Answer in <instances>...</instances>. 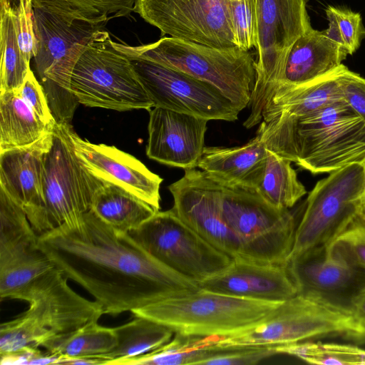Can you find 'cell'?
<instances>
[{"mask_svg": "<svg viewBox=\"0 0 365 365\" xmlns=\"http://www.w3.org/2000/svg\"><path fill=\"white\" fill-rule=\"evenodd\" d=\"M173 209L203 239L233 259L245 260L240 242L227 225L221 210L220 186L202 170H185L169 185Z\"/></svg>", "mask_w": 365, "mask_h": 365, "instance_id": "cell-18", "label": "cell"}, {"mask_svg": "<svg viewBox=\"0 0 365 365\" xmlns=\"http://www.w3.org/2000/svg\"><path fill=\"white\" fill-rule=\"evenodd\" d=\"M0 224V298L19 299L56 267L41 250L38 235L19 205H1Z\"/></svg>", "mask_w": 365, "mask_h": 365, "instance_id": "cell-16", "label": "cell"}, {"mask_svg": "<svg viewBox=\"0 0 365 365\" xmlns=\"http://www.w3.org/2000/svg\"><path fill=\"white\" fill-rule=\"evenodd\" d=\"M0 1L6 3L11 9L16 8L20 3V0H0Z\"/></svg>", "mask_w": 365, "mask_h": 365, "instance_id": "cell-45", "label": "cell"}, {"mask_svg": "<svg viewBox=\"0 0 365 365\" xmlns=\"http://www.w3.org/2000/svg\"><path fill=\"white\" fill-rule=\"evenodd\" d=\"M129 234L163 264L197 283L222 272L233 260L185 223L173 208L156 212Z\"/></svg>", "mask_w": 365, "mask_h": 365, "instance_id": "cell-13", "label": "cell"}, {"mask_svg": "<svg viewBox=\"0 0 365 365\" xmlns=\"http://www.w3.org/2000/svg\"><path fill=\"white\" fill-rule=\"evenodd\" d=\"M52 129L31 145L0 152V187L22 207L38 235L52 230L42 187L43 156L52 142Z\"/></svg>", "mask_w": 365, "mask_h": 365, "instance_id": "cell-19", "label": "cell"}, {"mask_svg": "<svg viewBox=\"0 0 365 365\" xmlns=\"http://www.w3.org/2000/svg\"><path fill=\"white\" fill-rule=\"evenodd\" d=\"M364 172V184L358 204V217L365 221V158L361 162Z\"/></svg>", "mask_w": 365, "mask_h": 365, "instance_id": "cell-44", "label": "cell"}, {"mask_svg": "<svg viewBox=\"0 0 365 365\" xmlns=\"http://www.w3.org/2000/svg\"><path fill=\"white\" fill-rule=\"evenodd\" d=\"M307 0H257L255 82L246 128L259 123L267 101L282 76L294 41L313 28Z\"/></svg>", "mask_w": 365, "mask_h": 365, "instance_id": "cell-9", "label": "cell"}, {"mask_svg": "<svg viewBox=\"0 0 365 365\" xmlns=\"http://www.w3.org/2000/svg\"><path fill=\"white\" fill-rule=\"evenodd\" d=\"M114 330L117 338L116 346L101 357L103 361L146 354L167 344L175 335V331L169 327L138 316L114 327Z\"/></svg>", "mask_w": 365, "mask_h": 365, "instance_id": "cell-31", "label": "cell"}, {"mask_svg": "<svg viewBox=\"0 0 365 365\" xmlns=\"http://www.w3.org/2000/svg\"><path fill=\"white\" fill-rule=\"evenodd\" d=\"M38 245L57 269L93 297L103 314L131 312L200 288L91 210L78 224L38 235Z\"/></svg>", "mask_w": 365, "mask_h": 365, "instance_id": "cell-1", "label": "cell"}, {"mask_svg": "<svg viewBox=\"0 0 365 365\" xmlns=\"http://www.w3.org/2000/svg\"><path fill=\"white\" fill-rule=\"evenodd\" d=\"M217 336H197L175 333L162 346L139 356L106 360V365H202L227 349L217 344Z\"/></svg>", "mask_w": 365, "mask_h": 365, "instance_id": "cell-27", "label": "cell"}, {"mask_svg": "<svg viewBox=\"0 0 365 365\" xmlns=\"http://www.w3.org/2000/svg\"><path fill=\"white\" fill-rule=\"evenodd\" d=\"M129 58L154 61L180 71L217 88L240 112L249 106L255 82V60L237 46L213 47L173 37L130 46L113 41Z\"/></svg>", "mask_w": 365, "mask_h": 365, "instance_id": "cell-4", "label": "cell"}, {"mask_svg": "<svg viewBox=\"0 0 365 365\" xmlns=\"http://www.w3.org/2000/svg\"><path fill=\"white\" fill-rule=\"evenodd\" d=\"M133 11L163 35L213 47L236 46L225 0H135Z\"/></svg>", "mask_w": 365, "mask_h": 365, "instance_id": "cell-14", "label": "cell"}, {"mask_svg": "<svg viewBox=\"0 0 365 365\" xmlns=\"http://www.w3.org/2000/svg\"><path fill=\"white\" fill-rule=\"evenodd\" d=\"M130 59L154 107L208 120H237L240 111L212 85L154 61Z\"/></svg>", "mask_w": 365, "mask_h": 365, "instance_id": "cell-15", "label": "cell"}, {"mask_svg": "<svg viewBox=\"0 0 365 365\" xmlns=\"http://www.w3.org/2000/svg\"><path fill=\"white\" fill-rule=\"evenodd\" d=\"M53 126L40 120L19 91L0 92V152L31 145Z\"/></svg>", "mask_w": 365, "mask_h": 365, "instance_id": "cell-28", "label": "cell"}, {"mask_svg": "<svg viewBox=\"0 0 365 365\" xmlns=\"http://www.w3.org/2000/svg\"><path fill=\"white\" fill-rule=\"evenodd\" d=\"M364 184L361 162L331 172L318 181L304 202L288 259L330 242L358 217Z\"/></svg>", "mask_w": 365, "mask_h": 365, "instance_id": "cell-11", "label": "cell"}, {"mask_svg": "<svg viewBox=\"0 0 365 365\" xmlns=\"http://www.w3.org/2000/svg\"><path fill=\"white\" fill-rule=\"evenodd\" d=\"M71 126L54 124L52 142L43 156V195L52 229L81 222L91 210L95 190L103 182L92 175L76 154Z\"/></svg>", "mask_w": 365, "mask_h": 365, "instance_id": "cell-12", "label": "cell"}, {"mask_svg": "<svg viewBox=\"0 0 365 365\" xmlns=\"http://www.w3.org/2000/svg\"><path fill=\"white\" fill-rule=\"evenodd\" d=\"M235 36L236 46L246 51L257 43V0H225Z\"/></svg>", "mask_w": 365, "mask_h": 365, "instance_id": "cell-35", "label": "cell"}, {"mask_svg": "<svg viewBox=\"0 0 365 365\" xmlns=\"http://www.w3.org/2000/svg\"><path fill=\"white\" fill-rule=\"evenodd\" d=\"M339 31L349 55L354 53L365 39V27L361 14L351 10L332 6Z\"/></svg>", "mask_w": 365, "mask_h": 365, "instance_id": "cell-38", "label": "cell"}, {"mask_svg": "<svg viewBox=\"0 0 365 365\" xmlns=\"http://www.w3.org/2000/svg\"><path fill=\"white\" fill-rule=\"evenodd\" d=\"M341 65L307 83L274 90L264 108L263 121L268 122L279 114L303 117L344 100L338 79Z\"/></svg>", "mask_w": 365, "mask_h": 365, "instance_id": "cell-25", "label": "cell"}, {"mask_svg": "<svg viewBox=\"0 0 365 365\" xmlns=\"http://www.w3.org/2000/svg\"><path fill=\"white\" fill-rule=\"evenodd\" d=\"M278 354L317 365H365V349L352 344L304 341L275 346Z\"/></svg>", "mask_w": 365, "mask_h": 365, "instance_id": "cell-34", "label": "cell"}, {"mask_svg": "<svg viewBox=\"0 0 365 365\" xmlns=\"http://www.w3.org/2000/svg\"><path fill=\"white\" fill-rule=\"evenodd\" d=\"M257 132L268 149L314 174L365 158V122L344 100L300 118L279 114Z\"/></svg>", "mask_w": 365, "mask_h": 365, "instance_id": "cell-2", "label": "cell"}, {"mask_svg": "<svg viewBox=\"0 0 365 365\" xmlns=\"http://www.w3.org/2000/svg\"><path fill=\"white\" fill-rule=\"evenodd\" d=\"M19 94L41 121L48 125H54L56 122L45 91L31 70L29 71Z\"/></svg>", "mask_w": 365, "mask_h": 365, "instance_id": "cell-39", "label": "cell"}, {"mask_svg": "<svg viewBox=\"0 0 365 365\" xmlns=\"http://www.w3.org/2000/svg\"><path fill=\"white\" fill-rule=\"evenodd\" d=\"M36 71L58 123H71L78 101L71 90L74 67L88 43L105 24H68L43 9L33 7Z\"/></svg>", "mask_w": 365, "mask_h": 365, "instance_id": "cell-6", "label": "cell"}, {"mask_svg": "<svg viewBox=\"0 0 365 365\" xmlns=\"http://www.w3.org/2000/svg\"><path fill=\"white\" fill-rule=\"evenodd\" d=\"M324 337L364 344L365 326L348 308L297 294L249 328L218 336L217 344L223 349L278 346Z\"/></svg>", "mask_w": 365, "mask_h": 365, "instance_id": "cell-5", "label": "cell"}, {"mask_svg": "<svg viewBox=\"0 0 365 365\" xmlns=\"http://www.w3.org/2000/svg\"><path fill=\"white\" fill-rule=\"evenodd\" d=\"M0 92L19 91L31 70L19 46L10 8L0 1Z\"/></svg>", "mask_w": 365, "mask_h": 365, "instance_id": "cell-33", "label": "cell"}, {"mask_svg": "<svg viewBox=\"0 0 365 365\" xmlns=\"http://www.w3.org/2000/svg\"><path fill=\"white\" fill-rule=\"evenodd\" d=\"M148 111L147 156L184 170L196 168L205 147L209 120L160 107Z\"/></svg>", "mask_w": 365, "mask_h": 365, "instance_id": "cell-20", "label": "cell"}, {"mask_svg": "<svg viewBox=\"0 0 365 365\" xmlns=\"http://www.w3.org/2000/svg\"><path fill=\"white\" fill-rule=\"evenodd\" d=\"M276 354L275 346L231 348L213 356L202 365H252Z\"/></svg>", "mask_w": 365, "mask_h": 365, "instance_id": "cell-37", "label": "cell"}, {"mask_svg": "<svg viewBox=\"0 0 365 365\" xmlns=\"http://www.w3.org/2000/svg\"><path fill=\"white\" fill-rule=\"evenodd\" d=\"M281 302L242 299L200 288L161 299L131 313L163 324L175 333L227 336L256 324Z\"/></svg>", "mask_w": 365, "mask_h": 365, "instance_id": "cell-7", "label": "cell"}, {"mask_svg": "<svg viewBox=\"0 0 365 365\" xmlns=\"http://www.w3.org/2000/svg\"><path fill=\"white\" fill-rule=\"evenodd\" d=\"M91 321L77 329L53 336L43 345L47 351L68 357H101L114 349L117 338L113 328ZM102 360V359H101Z\"/></svg>", "mask_w": 365, "mask_h": 365, "instance_id": "cell-30", "label": "cell"}, {"mask_svg": "<svg viewBox=\"0 0 365 365\" xmlns=\"http://www.w3.org/2000/svg\"><path fill=\"white\" fill-rule=\"evenodd\" d=\"M91 210L105 223L128 233L159 211L124 188L106 182L95 190Z\"/></svg>", "mask_w": 365, "mask_h": 365, "instance_id": "cell-26", "label": "cell"}, {"mask_svg": "<svg viewBox=\"0 0 365 365\" xmlns=\"http://www.w3.org/2000/svg\"><path fill=\"white\" fill-rule=\"evenodd\" d=\"M62 356L43 352L38 348L27 347L0 354L1 364L43 365L60 364Z\"/></svg>", "mask_w": 365, "mask_h": 365, "instance_id": "cell-42", "label": "cell"}, {"mask_svg": "<svg viewBox=\"0 0 365 365\" xmlns=\"http://www.w3.org/2000/svg\"><path fill=\"white\" fill-rule=\"evenodd\" d=\"M203 289L235 297L280 302L297 294L286 264L233 259L218 274L198 283Z\"/></svg>", "mask_w": 365, "mask_h": 365, "instance_id": "cell-22", "label": "cell"}, {"mask_svg": "<svg viewBox=\"0 0 365 365\" xmlns=\"http://www.w3.org/2000/svg\"><path fill=\"white\" fill-rule=\"evenodd\" d=\"M330 242L365 269V221L356 217Z\"/></svg>", "mask_w": 365, "mask_h": 365, "instance_id": "cell-36", "label": "cell"}, {"mask_svg": "<svg viewBox=\"0 0 365 365\" xmlns=\"http://www.w3.org/2000/svg\"><path fill=\"white\" fill-rule=\"evenodd\" d=\"M70 135L76 154L86 169L98 179L120 186L160 210L163 179L134 156L113 145L95 144L74 131Z\"/></svg>", "mask_w": 365, "mask_h": 365, "instance_id": "cell-21", "label": "cell"}, {"mask_svg": "<svg viewBox=\"0 0 365 365\" xmlns=\"http://www.w3.org/2000/svg\"><path fill=\"white\" fill-rule=\"evenodd\" d=\"M348 55L347 50L327 36L324 31L312 29L292 46L280 80L272 93L322 77L340 66Z\"/></svg>", "mask_w": 365, "mask_h": 365, "instance_id": "cell-24", "label": "cell"}, {"mask_svg": "<svg viewBox=\"0 0 365 365\" xmlns=\"http://www.w3.org/2000/svg\"><path fill=\"white\" fill-rule=\"evenodd\" d=\"M286 267L297 294L319 297L349 309L365 284V269L330 242L288 259Z\"/></svg>", "mask_w": 365, "mask_h": 365, "instance_id": "cell-17", "label": "cell"}, {"mask_svg": "<svg viewBox=\"0 0 365 365\" xmlns=\"http://www.w3.org/2000/svg\"><path fill=\"white\" fill-rule=\"evenodd\" d=\"M220 186L223 218L240 242L245 260L285 265L297 227L294 214L272 207L253 190Z\"/></svg>", "mask_w": 365, "mask_h": 365, "instance_id": "cell-10", "label": "cell"}, {"mask_svg": "<svg viewBox=\"0 0 365 365\" xmlns=\"http://www.w3.org/2000/svg\"><path fill=\"white\" fill-rule=\"evenodd\" d=\"M267 148L261 135L232 148L205 147L197 168L218 185L255 191L263 174Z\"/></svg>", "mask_w": 365, "mask_h": 365, "instance_id": "cell-23", "label": "cell"}, {"mask_svg": "<svg viewBox=\"0 0 365 365\" xmlns=\"http://www.w3.org/2000/svg\"><path fill=\"white\" fill-rule=\"evenodd\" d=\"M10 10L16 26L20 48L26 61L30 63L35 52L32 0H20L19 6Z\"/></svg>", "mask_w": 365, "mask_h": 365, "instance_id": "cell-40", "label": "cell"}, {"mask_svg": "<svg viewBox=\"0 0 365 365\" xmlns=\"http://www.w3.org/2000/svg\"><path fill=\"white\" fill-rule=\"evenodd\" d=\"M291 163L267 148L263 174L255 192L277 209L290 210L307 194Z\"/></svg>", "mask_w": 365, "mask_h": 365, "instance_id": "cell-29", "label": "cell"}, {"mask_svg": "<svg viewBox=\"0 0 365 365\" xmlns=\"http://www.w3.org/2000/svg\"><path fill=\"white\" fill-rule=\"evenodd\" d=\"M56 267L19 297L29 308L0 326V354L38 348L53 336L71 332L103 314L101 305L76 293Z\"/></svg>", "mask_w": 365, "mask_h": 365, "instance_id": "cell-3", "label": "cell"}, {"mask_svg": "<svg viewBox=\"0 0 365 365\" xmlns=\"http://www.w3.org/2000/svg\"><path fill=\"white\" fill-rule=\"evenodd\" d=\"M338 79L344 101L365 122V78L342 64Z\"/></svg>", "mask_w": 365, "mask_h": 365, "instance_id": "cell-41", "label": "cell"}, {"mask_svg": "<svg viewBox=\"0 0 365 365\" xmlns=\"http://www.w3.org/2000/svg\"><path fill=\"white\" fill-rule=\"evenodd\" d=\"M135 0H32V6L51 13L68 24L85 21L105 24L128 16Z\"/></svg>", "mask_w": 365, "mask_h": 365, "instance_id": "cell-32", "label": "cell"}, {"mask_svg": "<svg viewBox=\"0 0 365 365\" xmlns=\"http://www.w3.org/2000/svg\"><path fill=\"white\" fill-rule=\"evenodd\" d=\"M71 90L87 107L118 111L154 107L130 59L113 46L104 29L96 34L76 63Z\"/></svg>", "mask_w": 365, "mask_h": 365, "instance_id": "cell-8", "label": "cell"}, {"mask_svg": "<svg viewBox=\"0 0 365 365\" xmlns=\"http://www.w3.org/2000/svg\"><path fill=\"white\" fill-rule=\"evenodd\" d=\"M349 308L356 319L365 326V284L352 299Z\"/></svg>", "mask_w": 365, "mask_h": 365, "instance_id": "cell-43", "label": "cell"}]
</instances>
